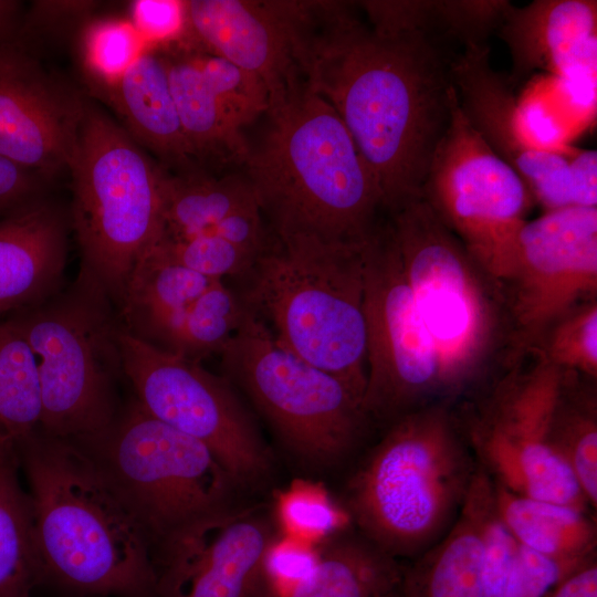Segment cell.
<instances>
[{"mask_svg": "<svg viewBox=\"0 0 597 597\" xmlns=\"http://www.w3.org/2000/svg\"><path fill=\"white\" fill-rule=\"evenodd\" d=\"M421 197L502 287L512 272L516 232L534 199L464 116L457 93Z\"/></svg>", "mask_w": 597, "mask_h": 597, "instance_id": "12", "label": "cell"}, {"mask_svg": "<svg viewBox=\"0 0 597 597\" xmlns=\"http://www.w3.org/2000/svg\"><path fill=\"white\" fill-rule=\"evenodd\" d=\"M247 310L241 297L222 281H214L189 307L166 350L196 362L220 353L240 327Z\"/></svg>", "mask_w": 597, "mask_h": 597, "instance_id": "33", "label": "cell"}, {"mask_svg": "<svg viewBox=\"0 0 597 597\" xmlns=\"http://www.w3.org/2000/svg\"><path fill=\"white\" fill-rule=\"evenodd\" d=\"M459 106L491 149L524 181L545 211L573 205L568 155L525 144L516 126L513 86L490 62V46H468L452 62Z\"/></svg>", "mask_w": 597, "mask_h": 597, "instance_id": "19", "label": "cell"}, {"mask_svg": "<svg viewBox=\"0 0 597 597\" xmlns=\"http://www.w3.org/2000/svg\"><path fill=\"white\" fill-rule=\"evenodd\" d=\"M585 564L555 561L519 545L504 597H547Z\"/></svg>", "mask_w": 597, "mask_h": 597, "instance_id": "40", "label": "cell"}, {"mask_svg": "<svg viewBox=\"0 0 597 597\" xmlns=\"http://www.w3.org/2000/svg\"><path fill=\"white\" fill-rule=\"evenodd\" d=\"M405 568L367 540H337L320 549L306 577L277 597H384Z\"/></svg>", "mask_w": 597, "mask_h": 597, "instance_id": "28", "label": "cell"}, {"mask_svg": "<svg viewBox=\"0 0 597 597\" xmlns=\"http://www.w3.org/2000/svg\"><path fill=\"white\" fill-rule=\"evenodd\" d=\"M269 522L234 507L192 522L154 547L155 597H263Z\"/></svg>", "mask_w": 597, "mask_h": 597, "instance_id": "17", "label": "cell"}, {"mask_svg": "<svg viewBox=\"0 0 597 597\" xmlns=\"http://www.w3.org/2000/svg\"><path fill=\"white\" fill-rule=\"evenodd\" d=\"M510 2L503 0H430L429 28L447 41L468 46L488 45Z\"/></svg>", "mask_w": 597, "mask_h": 597, "instance_id": "38", "label": "cell"}, {"mask_svg": "<svg viewBox=\"0 0 597 597\" xmlns=\"http://www.w3.org/2000/svg\"><path fill=\"white\" fill-rule=\"evenodd\" d=\"M48 181L0 156V217L46 193Z\"/></svg>", "mask_w": 597, "mask_h": 597, "instance_id": "45", "label": "cell"}, {"mask_svg": "<svg viewBox=\"0 0 597 597\" xmlns=\"http://www.w3.org/2000/svg\"><path fill=\"white\" fill-rule=\"evenodd\" d=\"M268 113L243 165L273 235L364 242L380 221L383 197L338 114L307 84Z\"/></svg>", "mask_w": 597, "mask_h": 597, "instance_id": "3", "label": "cell"}, {"mask_svg": "<svg viewBox=\"0 0 597 597\" xmlns=\"http://www.w3.org/2000/svg\"><path fill=\"white\" fill-rule=\"evenodd\" d=\"M96 460L155 545L232 509L235 482L200 441L151 416L135 397L108 430L82 446Z\"/></svg>", "mask_w": 597, "mask_h": 597, "instance_id": "9", "label": "cell"}, {"mask_svg": "<svg viewBox=\"0 0 597 597\" xmlns=\"http://www.w3.org/2000/svg\"><path fill=\"white\" fill-rule=\"evenodd\" d=\"M184 134L196 161L244 164L242 129L228 116L206 82L192 53L165 55Z\"/></svg>", "mask_w": 597, "mask_h": 597, "instance_id": "26", "label": "cell"}, {"mask_svg": "<svg viewBox=\"0 0 597 597\" xmlns=\"http://www.w3.org/2000/svg\"><path fill=\"white\" fill-rule=\"evenodd\" d=\"M112 304L78 275L69 292L13 313L38 362L42 433L85 446L119 413L122 324Z\"/></svg>", "mask_w": 597, "mask_h": 597, "instance_id": "8", "label": "cell"}, {"mask_svg": "<svg viewBox=\"0 0 597 597\" xmlns=\"http://www.w3.org/2000/svg\"><path fill=\"white\" fill-rule=\"evenodd\" d=\"M67 174L80 276L119 307L135 265L163 234L161 165L88 98Z\"/></svg>", "mask_w": 597, "mask_h": 597, "instance_id": "7", "label": "cell"}, {"mask_svg": "<svg viewBox=\"0 0 597 597\" xmlns=\"http://www.w3.org/2000/svg\"><path fill=\"white\" fill-rule=\"evenodd\" d=\"M494 483L478 464L451 527L406 575L418 597H482L488 528L494 513Z\"/></svg>", "mask_w": 597, "mask_h": 597, "instance_id": "22", "label": "cell"}, {"mask_svg": "<svg viewBox=\"0 0 597 597\" xmlns=\"http://www.w3.org/2000/svg\"><path fill=\"white\" fill-rule=\"evenodd\" d=\"M510 324L506 365L574 307L597 298V207L569 206L525 221L502 285Z\"/></svg>", "mask_w": 597, "mask_h": 597, "instance_id": "15", "label": "cell"}, {"mask_svg": "<svg viewBox=\"0 0 597 597\" xmlns=\"http://www.w3.org/2000/svg\"><path fill=\"white\" fill-rule=\"evenodd\" d=\"M220 354L229 376L298 458L334 463L360 437L368 421L360 400L337 377L284 348L249 307Z\"/></svg>", "mask_w": 597, "mask_h": 597, "instance_id": "11", "label": "cell"}, {"mask_svg": "<svg viewBox=\"0 0 597 597\" xmlns=\"http://www.w3.org/2000/svg\"><path fill=\"white\" fill-rule=\"evenodd\" d=\"M354 8L325 1L302 70L307 86L338 114L391 212L421 197L450 121L457 54L430 30L378 31Z\"/></svg>", "mask_w": 597, "mask_h": 597, "instance_id": "1", "label": "cell"}, {"mask_svg": "<svg viewBox=\"0 0 597 597\" xmlns=\"http://www.w3.org/2000/svg\"><path fill=\"white\" fill-rule=\"evenodd\" d=\"M476 468L452 404H430L391 423L348 484L347 513L387 555L423 554L453 524Z\"/></svg>", "mask_w": 597, "mask_h": 597, "instance_id": "4", "label": "cell"}, {"mask_svg": "<svg viewBox=\"0 0 597 597\" xmlns=\"http://www.w3.org/2000/svg\"><path fill=\"white\" fill-rule=\"evenodd\" d=\"M97 6L93 1H34L24 12L15 39L30 42L40 34L57 32L71 23L85 22Z\"/></svg>", "mask_w": 597, "mask_h": 597, "instance_id": "43", "label": "cell"}, {"mask_svg": "<svg viewBox=\"0 0 597 597\" xmlns=\"http://www.w3.org/2000/svg\"><path fill=\"white\" fill-rule=\"evenodd\" d=\"M192 54L209 87L239 128L269 111V91L260 77L216 54Z\"/></svg>", "mask_w": 597, "mask_h": 597, "instance_id": "37", "label": "cell"}, {"mask_svg": "<svg viewBox=\"0 0 597 597\" xmlns=\"http://www.w3.org/2000/svg\"><path fill=\"white\" fill-rule=\"evenodd\" d=\"M495 32L511 53L512 86L534 71L596 84V1L536 0L522 8L510 2Z\"/></svg>", "mask_w": 597, "mask_h": 597, "instance_id": "20", "label": "cell"}, {"mask_svg": "<svg viewBox=\"0 0 597 597\" xmlns=\"http://www.w3.org/2000/svg\"><path fill=\"white\" fill-rule=\"evenodd\" d=\"M161 237L167 238L210 231L231 213L258 205L245 175L216 178L197 166L177 171L161 166Z\"/></svg>", "mask_w": 597, "mask_h": 597, "instance_id": "27", "label": "cell"}, {"mask_svg": "<svg viewBox=\"0 0 597 597\" xmlns=\"http://www.w3.org/2000/svg\"><path fill=\"white\" fill-rule=\"evenodd\" d=\"M18 450L0 449V597H32L42 584L30 496Z\"/></svg>", "mask_w": 597, "mask_h": 597, "instance_id": "29", "label": "cell"}, {"mask_svg": "<svg viewBox=\"0 0 597 597\" xmlns=\"http://www.w3.org/2000/svg\"><path fill=\"white\" fill-rule=\"evenodd\" d=\"M515 121L523 140L534 149L563 153L570 147L562 122L540 97L530 95L517 102Z\"/></svg>", "mask_w": 597, "mask_h": 597, "instance_id": "41", "label": "cell"}, {"mask_svg": "<svg viewBox=\"0 0 597 597\" xmlns=\"http://www.w3.org/2000/svg\"><path fill=\"white\" fill-rule=\"evenodd\" d=\"M18 455L42 583L76 597H155L154 542L91 453L39 430Z\"/></svg>", "mask_w": 597, "mask_h": 597, "instance_id": "2", "label": "cell"}, {"mask_svg": "<svg viewBox=\"0 0 597 597\" xmlns=\"http://www.w3.org/2000/svg\"><path fill=\"white\" fill-rule=\"evenodd\" d=\"M366 240L332 243L274 237L245 276L248 287L241 297L272 324L271 332L284 348L337 377L360 402L367 381Z\"/></svg>", "mask_w": 597, "mask_h": 597, "instance_id": "5", "label": "cell"}, {"mask_svg": "<svg viewBox=\"0 0 597 597\" xmlns=\"http://www.w3.org/2000/svg\"><path fill=\"white\" fill-rule=\"evenodd\" d=\"M320 551L311 544L283 535L270 545L263 564V597H277L306 577Z\"/></svg>", "mask_w": 597, "mask_h": 597, "instance_id": "39", "label": "cell"}, {"mask_svg": "<svg viewBox=\"0 0 597 597\" xmlns=\"http://www.w3.org/2000/svg\"><path fill=\"white\" fill-rule=\"evenodd\" d=\"M547 597H597L596 558L567 576Z\"/></svg>", "mask_w": 597, "mask_h": 597, "instance_id": "47", "label": "cell"}, {"mask_svg": "<svg viewBox=\"0 0 597 597\" xmlns=\"http://www.w3.org/2000/svg\"><path fill=\"white\" fill-rule=\"evenodd\" d=\"M530 352L562 370L597 379V298L557 318Z\"/></svg>", "mask_w": 597, "mask_h": 597, "instance_id": "34", "label": "cell"}, {"mask_svg": "<svg viewBox=\"0 0 597 597\" xmlns=\"http://www.w3.org/2000/svg\"><path fill=\"white\" fill-rule=\"evenodd\" d=\"M103 100L117 113L126 133L163 167L180 170L196 166L164 54L143 50Z\"/></svg>", "mask_w": 597, "mask_h": 597, "instance_id": "23", "label": "cell"}, {"mask_svg": "<svg viewBox=\"0 0 597 597\" xmlns=\"http://www.w3.org/2000/svg\"><path fill=\"white\" fill-rule=\"evenodd\" d=\"M384 597H418L415 588L406 576V568L399 583Z\"/></svg>", "mask_w": 597, "mask_h": 597, "instance_id": "49", "label": "cell"}, {"mask_svg": "<svg viewBox=\"0 0 597 597\" xmlns=\"http://www.w3.org/2000/svg\"><path fill=\"white\" fill-rule=\"evenodd\" d=\"M494 504L519 545L561 562L584 564L596 558V524L586 511L515 494L496 483Z\"/></svg>", "mask_w": 597, "mask_h": 597, "instance_id": "25", "label": "cell"}, {"mask_svg": "<svg viewBox=\"0 0 597 597\" xmlns=\"http://www.w3.org/2000/svg\"><path fill=\"white\" fill-rule=\"evenodd\" d=\"M185 15L186 29L212 54L262 80L270 107L306 83L302 56L312 1L190 0Z\"/></svg>", "mask_w": 597, "mask_h": 597, "instance_id": "18", "label": "cell"}, {"mask_svg": "<svg viewBox=\"0 0 597 597\" xmlns=\"http://www.w3.org/2000/svg\"><path fill=\"white\" fill-rule=\"evenodd\" d=\"M124 376L151 416L203 443L235 482L260 480L271 455L229 385L199 362L165 350L121 326Z\"/></svg>", "mask_w": 597, "mask_h": 597, "instance_id": "14", "label": "cell"}, {"mask_svg": "<svg viewBox=\"0 0 597 597\" xmlns=\"http://www.w3.org/2000/svg\"><path fill=\"white\" fill-rule=\"evenodd\" d=\"M41 413L36 357L10 317L0 323V449L18 450L40 430Z\"/></svg>", "mask_w": 597, "mask_h": 597, "instance_id": "31", "label": "cell"}, {"mask_svg": "<svg viewBox=\"0 0 597 597\" xmlns=\"http://www.w3.org/2000/svg\"><path fill=\"white\" fill-rule=\"evenodd\" d=\"M87 100L27 45H1L0 156L48 182L67 172Z\"/></svg>", "mask_w": 597, "mask_h": 597, "instance_id": "16", "label": "cell"}, {"mask_svg": "<svg viewBox=\"0 0 597 597\" xmlns=\"http://www.w3.org/2000/svg\"><path fill=\"white\" fill-rule=\"evenodd\" d=\"M495 377L480 398L454 411L479 465L515 494L587 511L573 473L551 443L563 370L528 352Z\"/></svg>", "mask_w": 597, "mask_h": 597, "instance_id": "10", "label": "cell"}, {"mask_svg": "<svg viewBox=\"0 0 597 597\" xmlns=\"http://www.w3.org/2000/svg\"><path fill=\"white\" fill-rule=\"evenodd\" d=\"M23 15L22 2L0 0V46L15 39Z\"/></svg>", "mask_w": 597, "mask_h": 597, "instance_id": "48", "label": "cell"}, {"mask_svg": "<svg viewBox=\"0 0 597 597\" xmlns=\"http://www.w3.org/2000/svg\"><path fill=\"white\" fill-rule=\"evenodd\" d=\"M70 227L69 212L46 193L0 217V314L57 293Z\"/></svg>", "mask_w": 597, "mask_h": 597, "instance_id": "21", "label": "cell"}, {"mask_svg": "<svg viewBox=\"0 0 597 597\" xmlns=\"http://www.w3.org/2000/svg\"><path fill=\"white\" fill-rule=\"evenodd\" d=\"M364 313L367 419L394 422L446 401L440 362L416 310L389 219L378 222L364 245Z\"/></svg>", "mask_w": 597, "mask_h": 597, "instance_id": "13", "label": "cell"}, {"mask_svg": "<svg viewBox=\"0 0 597 597\" xmlns=\"http://www.w3.org/2000/svg\"><path fill=\"white\" fill-rule=\"evenodd\" d=\"M551 443L573 473L588 505H597L596 379L563 370L553 410Z\"/></svg>", "mask_w": 597, "mask_h": 597, "instance_id": "30", "label": "cell"}, {"mask_svg": "<svg viewBox=\"0 0 597 597\" xmlns=\"http://www.w3.org/2000/svg\"><path fill=\"white\" fill-rule=\"evenodd\" d=\"M389 221L440 362L444 400L452 404L507 360L510 324L501 287L422 197L389 212Z\"/></svg>", "mask_w": 597, "mask_h": 597, "instance_id": "6", "label": "cell"}, {"mask_svg": "<svg viewBox=\"0 0 597 597\" xmlns=\"http://www.w3.org/2000/svg\"><path fill=\"white\" fill-rule=\"evenodd\" d=\"M129 21L144 41L171 40L186 29L185 1H133Z\"/></svg>", "mask_w": 597, "mask_h": 597, "instance_id": "44", "label": "cell"}, {"mask_svg": "<svg viewBox=\"0 0 597 597\" xmlns=\"http://www.w3.org/2000/svg\"><path fill=\"white\" fill-rule=\"evenodd\" d=\"M276 511L284 535L308 544L343 530L349 519L323 486L301 480L279 494Z\"/></svg>", "mask_w": 597, "mask_h": 597, "instance_id": "35", "label": "cell"}, {"mask_svg": "<svg viewBox=\"0 0 597 597\" xmlns=\"http://www.w3.org/2000/svg\"><path fill=\"white\" fill-rule=\"evenodd\" d=\"M154 248L168 260L213 280L245 277L259 255L207 231L185 238L160 237Z\"/></svg>", "mask_w": 597, "mask_h": 597, "instance_id": "36", "label": "cell"}, {"mask_svg": "<svg viewBox=\"0 0 597 597\" xmlns=\"http://www.w3.org/2000/svg\"><path fill=\"white\" fill-rule=\"evenodd\" d=\"M143 41L129 20L90 18L81 25L77 52L93 95L104 98L143 51Z\"/></svg>", "mask_w": 597, "mask_h": 597, "instance_id": "32", "label": "cell"}, {"mask_svg": "<svg viewBox=\"0 0 597 597\" xmlns=\"http://www.w3.org/2000/svg\"><path fill=\"white\" fill-rule=\"evenodd\" d=\"M517 548L494 510L488 528L482 597H504Z\"/></svg>", "mask_w": 597, "mask_h": 597, "instance_id": "42", "label": "cell"}, {"mask_svg": "<svg viewBox=\"0 0 597 597\" xmlns=\"http://www.w3.org/2000/svg\"><path fill=\"white\" fill-rule=\"evenodd\" d=\"M574 206L597 207V153L573 147L568 155Z\"/></svg>", "mask_w": 597, "mask_h": 597, "instance_id": "46", "label": "cell"}, {"mask_svg": "<svg viewBox=\"0 0 597 597\" xmlns=\"http://www.w3.org/2000/svg\"><path fill=\"white\" fill-rule=\"evenodd\" d=\"M214 281L168 260L153 247L126 284L119 305L123 326L166 350L189 307Z\"/></svg>", "mask_w": 597, "mask_h": 597, "instance_id": "24", "label": "cell"}]
</instances>
